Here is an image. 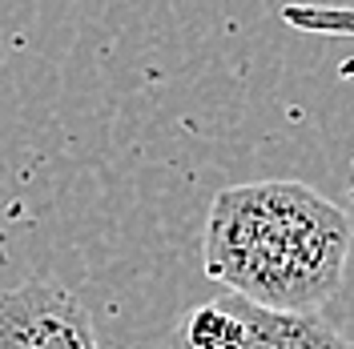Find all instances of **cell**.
Returning <instances> with one entry per match:
<instances>
[{
	"label": "cell",
	"instance_id": "6da1fadb",
	"mask_svg": "<svg viewBox=\"0 0 354 349\" xmlns=\"http://www.w3.org/2000/svg\"><path fill=\"white\" fill-rule=\"evenodd\" d=\"M346 213L298 181L230 185L214 197L201 265L230 293L278 313H318L351 257Z\"/></svg>",
	"mask_w": 354,
	"mask_h": 349
},
{
	"label": "cell",
	"instance_id": "7a4b0ae2",
	"mask_svg": "<svg viewBox=\"0 0 354 349\" xmlns=\"http://www.w3.org/2000/svg\"><path fill=\"white\" fill-rule=\"evenodd\" d=\"M169 349H354L318 313H278L242 293L189 306L169 329Z\"/></svg>",
	"mask_w": 354,
	"mask_h": 349
},
{
	"label": "cell",
	"instance_id": "3957f363",
	"mask_svg": "<svg viewBox=\"0 0 354 349\" xmlns=\"http://www.w3.org/2000/svg\"><path fill=\"white\" fill-rule=\"evenodd\" d=\"M0 349H101L85 301L53 277L0 293Z\"/></svg>",
	"mask_w": 354,
	"mask_h": 349
},
{
	"label": "cell",
	"instance_id": "277c9868",
	"mask_svg": "<svg viewBox=\"0 0 354 349\" xmlns=\"http://www.w3.org/2000/svg\"><path fill=\"white\" fill-rule=\"evenodd\" d=\"M351 193H354V185H351Z\"/></svg>",
	"mask_w": 354,
	"mask_h": 349
}]
</instances>
